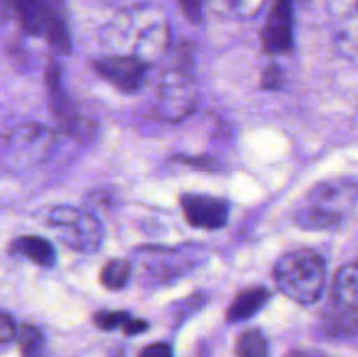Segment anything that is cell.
<instances>
[{"label": "cell", "mask_w": 358, "mask_h": 357, "mask_svg": "<svg viewBox=\"0 0 358 357\" xmlns=\"http://www.w3.org/2000/svg\"><path fill=\"white\" fill-rule=\"evenodd\" d=\"M100 42L110 55L133 56L152 66L170 48L168 18L152 6L128 7L105 23Z\"/></svg>", "instance_id": "1"}, {"label": "cell", "mask_w": 358, "mask_h": 357, "mask_svg": "<svg viewBox=\"0 0 358 357\" xmlns=\"http://www.w3.org/2000/svg\"><path fill=\"white\" fill-rule=\"evenodd\" d=\"M357 203L358 182L355 178H325L306 192L294 219L303 230L327 231L345 223Z\"/></svg>", "instance_id": "2"}, {"label": "cell", "mask_w": 358, "mask_h": 357, "mask_svg": "<svg viewBox=\"0 0 358 357\" xmlns=\"http://www.w3.org/2000/svg\"><path fill=\"white\" fill-rule=\"evenodd\" d=\"M273 275L278 289L287 298L299 304H311L320 300L324 293L327 268L318 252L297 248L278 259Z\"/></svg>", "instance_id": "3"}, {"label": "cell", "mask_w": 358, "mask_h": 357, "mask_svg": "<svg viewBox=\"0 0 358 357\" xmlns=\"http://www.w3.org/2000/svg\"><path fill=\"white\" fill-rule=\"evenodd\" d=\"M27 34L44 38L58 55L70 52V35L63 0H7Z\"/></svg>", "instance_id": "4"}, {"label": "cell", "mask_w": 358, "mask_h": 357, "mask_svg": "<svg viewBox=\"0 0 358 357\" xmlns=\"http://www.w3.org/2000/svg\"><path fill=\"white\" fill-rule=\"evenodd\" d=\"M49 226L63 245L83 254L100 251L103 226L91 212L70 205H59L49 214Z\"/></svg>", "instance_id": "5"}, {"label": "cell", "mask_w": 358, "mask_h": 357, "mask_svg": "<svg viewBox=\"0 0 358 357\" xmlns=\"http://www.w3.org/2000/svg\"><path fill=\"white\" fill-rule=\"evenodd\" d=\"M143 275L150 284H166L180 279L184 273L203 261L199 248L189 247H140L135 252Z\"/></svg>", "instance_id": "6"}, {"label": "cell", "mask_w": 358, "mask_h": 357, "mask_svg": "<svg viewBox=\"0 0 358 357\" xmlns=\"http://www.w3.org/2000/svg\"><path fill=\"white\" fill-rule=\"evenodd\" d=\"M198 107L194 79L182 69H170L161 76L156 90V111L163 119L177 122Z\"/></svg>", "instance_id": "7"}, {"label": "cell", "mask_w": 358, "mask_h": 357, "mask_svg": "<svg viewBox=\"0 0 358 357\" xmlns=\"http://www.w3.org/2000/svg\"><path fill=\"white\" fill-rule=\"evenodd\" d=\"M93 70L105 80L124 93H133L142 88L149 65L133 56L107 55L93 62Z\"/></svg>", "instance_id": "8"}, {"label": "cell", "mask_w": 358, "mask_h": 357, "mask_svg": "<svg viewBox=\"0 0 358 357\" xmlns=\"http://www.w3.org/2000/svg\"><path fill=\"white\" fill-rule=\"evenodd\" d=\"M182 212L185 220L198 230H220L226 226L229 206L222 198L210 195L189 192L180 198Z\"/></svg>", "instance_id": "9"}, {"label": "cell", "mask_w": 358, "mask_h": 357, "mask_svg": "<svg viewBox=\"0 0 358 357\" xmlns=\"http://www.w3.org/2000/svg\"><path fill=\"white\" fill-rule=\"evenodd\" d=\"M292 0H273L261 31V42L266 52H287L292 48Z\"/></svg>", "instance_id": "10"}, {"label": "cell", "mask_w": 358, "mask_h": 357, "mask_svg": "<svg viewBox=\"0 0 358 357\" xmlns=\"http://www.w3.org/2000/svg\"><path fill=\"white\" fill-rule=\"evenodd\" d=\"M9 142L14 150H20L30 160L44 161L55 149L56 136L48 126L27 122V125H21L14 130Z\"/></svg>", "instance_id": "11"}, {"label": "cell", "mask_w": 358, "mask_h": 357, "mask_svg": "<svg viewBox=\"0 0 358 357\" xmlns=\"http://www.w3.org/2000/svg\"><path fill=\"white\" fill-rule=\"evenodd\" d=\"M45 83L49 88V97L52 102V112L56 114V118L62 121V125L65 126L66 132L73 136H79L84 133V126H87L86 122H83V118L77 114L76 108L70 105L69 97L63 93L62 86H59V70L56 63H49L48 65V74H45Z\"/></svg>", "instance_id": "12"}, {"label": "cell", "mask_w": 358, "mask_h": 357, "mask_svg": "<svg viewBox=\"0 0 358 357\" xmlns=\"http://www.w3.org/2000/svg\"><path fill=\"white\" fill-rule=\"evenodd\" d=\"M322 329L331 338L358 336V307L332 303L322 315Z\"/></svg>", "instance_id": "13"}, {"label": "cell", "mask_w": 358, "mask_h": 357, "mask_svg": "<svg viewBox=\"0 0 358 357\" xmlns=\"http://www.w3.org/2000/svg\"><path fill=\"white\" fill-rule=\"evenodd\" d=\"M271 300V293L266 287H248L238 293L233 303L227 308V321L229 322H243L247 318L254 317L257 312L266 307V303Z\"/></svg>", "instance_id": "14"}, {"label": "cell", "mask_w": 358, "mask_h": 357, "mask_svg": "<svg viewBox=\"0 0 358 357\" xmlns=\"http://www.w3.org/2000/svg\"><path fill=\"white\" fill-rule=\"evenodd\" d=\"M10 251L14 254L30 259L31 262L38 266H52L56 261V252L52 248L51 241L42 237H34V234L16 238L10 244Z\"/></svg>", "instance_id": "15"}, {"label": "cell", "mask_w": 358, "mask_h": 357, "mask_svg": "<svg viewBox=\"0 0 358 357\" xmlns=\"http://www.w3.org/2000/svg\"><path fill=\"white\" fill-rule=\"evenodd\" d=\"M332 303L358 307V261L348 262L336 272Z\"/></svg>", "instance_id": "16"}, {"label": "cell", "mask_w": 358, "mask_h": 357, "mask_svg": "<svg viewBox=\"0 0 358 357\" xmlns=\"http://www.w3.org/2000/svg\"><path fill=\"white\" fill-rule=\"evenodd\" d=\"M220 16L231 20H254L264 7L266 0H206Z\"/></svg>", "instance_id": "17"}, {"label": "cell", "mask_w": 358, "mask_h": 357, "mask_svg": "<svg viewBox=\"0 0 358 357\" xmlns=\"http://www.w3.org/2000/svg\"><path fill=\"white\" fill-rule=\"evenodd\" d=\"M131 262L126 259H110L103 265L100 272V282L103 284L107 289L119 290L129 282L131 276Z\"/></svg>", "instance_id": "18"}, {"label": "cell", "mask_w": 358, "mask_h": 357, "mask_svg": "<svg viewBox=\"0 0 358 357\" xmlns=\"http://www.w3.org/2000/svg\"><path fill=\"white\" fill-rule=\"evenodd\" d=\"M268 340L259 329L241 332L236 342V357H268Z\"/></svg>", "instance_id": "19"}, {"label": "cell", "mask_w": 358, "mask_h": 357, "mask_svg": "<svg viewBox=\"0 0 358 357\" xmlns=\"http://www.w3.org/2000/svg\"><path fill=\"white\" fill-rule=\"evenodd\" d=\"M16 338L23 357H44V336L41 329L24 324L16 331Z\"/></svg>", "instance_id": "20"}, {"label": "cell", "mask_w": 358, "mask_h": 357, "mask_svg": "<svg viewBox=\"0 0 358 357\" xmlns=\"http://www.w3.org/2000/svg\"><path fill=\"white\" fill-rule=\"evenodd\" d=\"M336 27H358V0H327Z\"/></svg>", "instance_id": "21"}, {"label": "cell", "mask_w": 358, "mask_h": 357, "mask_svg": "<svg viewBox=\"0 0 358 357\" xmlns=\"http://www.w3.org/2000/svg\"><path fill=\"white\" fill-rule=\"evenodd\" d=\"M334 41L338 51L358 65V27H339Z\"/></svg>", "instance_id": "22"}, {"label": "cell", "mask_w": 358, "mask_h": 357, "mask_svg": "<svg viewBox=\"0 0 358 357\" xmlns=\"http://www.w3.org/2000/svg\"><path fill=\"white\" fill-rule=\"evenodd\" d=\"M131 317L128 312H108V310H101L98 314L93 315V322L103 331H112V329H117L126 324V321Z\"/></svg>", "instance_id": "23"}, {"label": "cell", "mask_w": 358, "mask_h": 357, "mask_svg": "<svg viewBox=\"0 0 358 357\" xmlns=\"http://www.w3.org/2000/svg\"><path fill=\"white\" fill-rule=\"evenodd\" d=\"M178 4H180V9L182 13H184V16L187 18L191 23H201L205 0H178Z\"/></svg>", "instance_id": "24"}, {"label": "cell", "mask_w": 358, "mask_h": 357, "mask_svg": "<svg viewBox=\"0 0 358 357\" xmlns=\"http://www.w3.org/2000/svg\"><path fill=\"white\" fill-rule=\"evenodd\" d=\"M16 324H14L13 317L3 312H0V343L10 342L13 338H16Z\"/></svg>", "instance_id": "25"}, {"label": "cell", "mask_w": 358, "mask_h": 357, "mask_svg": "<svg viewBox=\"0 0 358 357\" xmlns=\"http://www.w3.org/2000/svg\"><path fill=\"white\" fill-rule=\"evenodd\" d=\"M140 357H173V350L168 343H152L142 350Z\"/></svg>", "instance_id": "26"}, {"label": "cell", "mask_w": 358, "mask_h": 357, "mask_svg": "<svg viewBox=\"0 0 358 357\" xmlns=\"http://www.w3.org/2000/svg\"><path fill=\"white\" fill-rule=\"evenodd\" d=\"M282 70L278 69V65H271L268 70H266L264 76V88L266 90H276V88L282 86Z\"/></svg>", "instance_id": "27"}, {"label": "cell", "mask_w": 358, "mask_h": 357, "mask_svg": "<svg viewBox=\"0 0 358 357\" xmlns=\"http://www.w3.org/2000/svg\"><path fill=\"white\" fill-rule=\"evenodd\" d=\"M147 328H149V324H147L145 321H142V318L129 317L128 321H126V324L122 326V331H124L126 335H140V332L145 331Z\"/></svg>", "instance_id": "28"}, {"label": "cell", "mask_w": 358, "mask_h": 357, "mask_svg": "<svg viewBox=\"0 0 358 357\" xmlns=\"http://www.w3.org/2000/svg\"><path fill=\"white\" fill-rule=\"evenodd\" d=\"M287 357H327L322 352H315V350H292L287 354Z\"/></svg>", "instance_id": "29"}, {"label": "cell", "mask_w": 358, "mask_h": 357, "mask_svg": "<svg viewBox=\"0 0 358 357\" xmlns=\"http://www.w3.org/2000/svg\"><path fill=\"white\" fill-rule=\"evenodd\" d=\"M94 2H100V4H105V6H108V4H115L119 2V0H94Z\"/></svg>", "instance_id": "30"}]
</instances>
